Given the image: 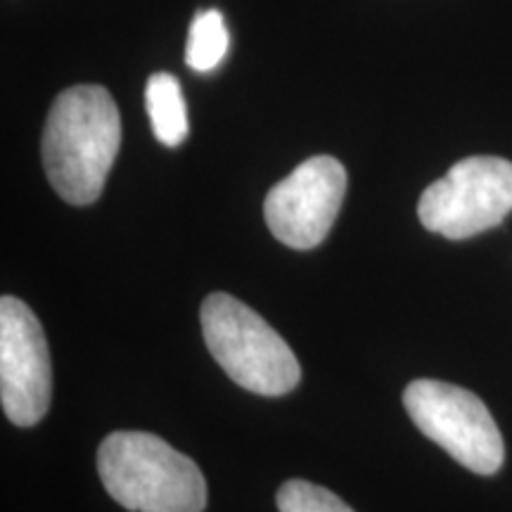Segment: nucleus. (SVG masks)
Instances as JSON below:
<instances>
[{"mask_svg": "<svg viewBox=\"0 0 512 512\" xmlns=\"http://www.w3.org/2000/svg\"><path fill=\"white\" fill-rule=\"evenodd\" d=\"M119 147V110L105 88L74 86L57 95L43 131V166L64 202L98 200Z\"/></svg>", "mask_w": 512, "mask_h": 512, "instance_id": "nucleus-1", "label": "nucleus"}, {"mask_svg": "<svg viewBox=\"0 0 512 512\" xmlns=\"http://www.w3.org/2000/svg\"><path fill=\"white\" fill-rule=\"evenodd\" d=\"M107 494L133 512H202L207 482L195 460L147 432H114L100 444Z\"/></svg>", "mask_w": 512, "mask_h": 512, "instance_id": "nucleus-2", "label": "nucleus"}, {"mask_svg": "<svg viewBox=\"0 0 512 512\" xmlns=\"http://www.w3.org/2000/svg\"><path fill=\"white\" fill-rule=\"evenodd\" d=\"M200 318L211 356L242 389L261 396H283L297 387L302 370L294 351L240 299L223 292L209 294Z\"/></svg>", "mask_w": 512, "mask_h": 512, "instance_id": "nucleus-3", "label": "nucleus"}, {"mask_svg": "<svg viewBox=\"0 0 512 512\" xmlns=\"http://www.w3.org/2000/svg\"><path fill=\"white\" fill-rule=\"evenodd\" d=\"M403 406L415 427L451 458L477 475H496L505 446L496 420L482 399L463 387L437 380H415L403 392Z\"/></svg>", "mask_w": 512, "mask_h": 512, "instance_id": "nucleus-4", "label": "nucleus"}, {"mask_svg": "<svg viewBox=\"0 0 512 512\" xmlns=\"http://www.w3.org/2000/svg\"><path fill=\"white\" fill-rule=\"evenodd\" d=\"M512 211V162L467 157L422 192L420 223L448 240H465L496 228Z\"/></svg>", "mask_w": 512, "mask_h": 512, "instance_id": "nucleus-5", "label": "nucleus"}, {"mask_svg": "<svg viewBox=\"0 0 512 512\" xmlns=\"http://www.w3.org/2000/svg\"><path fill=\"white\" fill-rule=\"evenodd\" d=\"M347 195V171L335 157L318 155L299 164L266 195L264 216L275 240L313 249L328 238Z\"/></svg>", "mask_w": 512, "mask_h": 512, "instance_id": "nucleus-6", "label": "nucleus"}, {"mask_svg": "<svg viewBox=\"0 0 512 512\" xmlns=\"http://www.w3.org/2000/svg\"><path fill=\"white\" fill-rule=\"evenodd\" d=\"M53 370L41 323L17 297L0 299V401L10 422L34 427L50 408Z\"/></svg>", "mask_w": 512, "mask_h": 512, "instance_id": "nucleus-7", "label": "nucleus"}, {"mask_svg": "<svg viewBox=\"0 0 512 512\" xmlns=\"http://www.w3.org/2000/svg\"><path fill=\"white\" fill-rule=\"evenodd\" d=\"M145 107L159 143L166 147L183 145L188 138V110L181 83L174 74L159 72L150 76L145 86Z\"/></svg>", "mask_w": 512, "mask_h": 512, "instance_id": "nucleus-8", "label": "nucleus"}, {"mask_svg": "<svg viewBox=\"0 0 512 512\" xmlns=\"http://www.w3.org/2000/svg\"><path fill=\"white\" fill-rule=\"evenodd\" d=\"M230 34L219 10L197 12L185 43V62L195 72H211L228 53Z\"/></svg>", "mask_w": 512, "mask_h": 512, "instance_id": "nucleus-9", "label": "nucleus"}, {"mask_svg": "<svg viewBox=\"0 0 512 512\" xmlns=\"http://www.w3.org/2000/svg\"><path fill=\"white\" fill-rule=\"evenodd\" d=\"M280 512H354L337 494L323 489V486L304 482V479H290L278 491Z\"/></svg>", "mask_w": 512, "mask_h": 512, "instance_id": "nucleus-10", "label": "nucleus"}]
</instances>
